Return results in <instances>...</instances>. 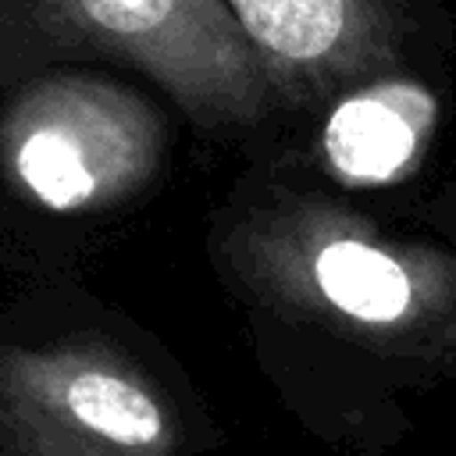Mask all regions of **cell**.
<instances>
[{
  "instance_id": "1",
  "label": "cell",
  "mask_w": 456,
  "mask_h": 456,
  "mask_svg": "<svg viewBox=\"0 0 456 456\" xmlns=\"http://www.w3.org/2000/svg\"><path fill=\"white\" fill-rule=\"evenodd\" d=\"M281 253L292 289L378 349L428 363L456 356V256L335 210L299 214Z\"/></svg>"
},
{
  "instance_id": "2",
  "label": "cell",
  "mask_w": 456,
  "mask_h": 456,
  "mask_svg": "<svg viewBox=\"0 0 456 456\" xmlns=\"http://www.w3.org/2000/svg\"><path fill=\"white\" fill-rule=\"evenodd\" d=\"M53 28L164 82L192 114L256 121L271 78L224 0H39Z\"/></svg>"
},
{
  "instance_id": "3",
  "label": "cell",
  "mask_w": 456,
  "mask_h": 456,
  "mask_svg": "<svg viewBox=\"0 0 456 456\" xmlns=\"http://www.w3.org/2000/svg\"><path fill=\"white\" fill-rule=\"evenodd\" d=\"M7 157L46 207L71 210L139 182L157 157V121L121 86L82 75L36 82L7 114Z\"/></svg>"
},
{
  "instance_id": "4",
  "label": "cell",
  "mask_w": 456,
  "mask_h": 456,
  "mask_svg": "<svg viewBox=\"0 0 456 456\" xmlns=\"http://www.w3.org/2000/svg\"><path fill=\"white\" fill-rule=\"evenodd\" d=\"M0 428L36 456H178L160 399L86 353H0Z\"/></svg>"
},
{
  "instance_id": "5",
  "label": "cell",
  "mask_w": 456,
  "mask_h": 456,
  "mask_svg": "<svg viewBox=\"0 0 456 456\" xmlns=\"http://www.w3.org/2000/svg\"><path fill=\"white\" fill-rule=\"evenodd\" d=\"M253 43L271 89L317 100L385 78L406 43L399 0H224Z\"/></svg>"
},
{
  "instance_id": "6",
  "label": "cell",
  "mask_w": 456,
  "mask_h": 456,
  "mask_svg": "<svg viewBox=\"0 0 456 456\" xmlns=\"http://www.w3.org/2000/svg\"><path fill=\"white\" fill-rule=\"evenodd\" d=\"M431 125V100L406 82H370L346 96L324 128L331 167L356 182H378L403 171Z\"/></svg>"
}]
</instances>
